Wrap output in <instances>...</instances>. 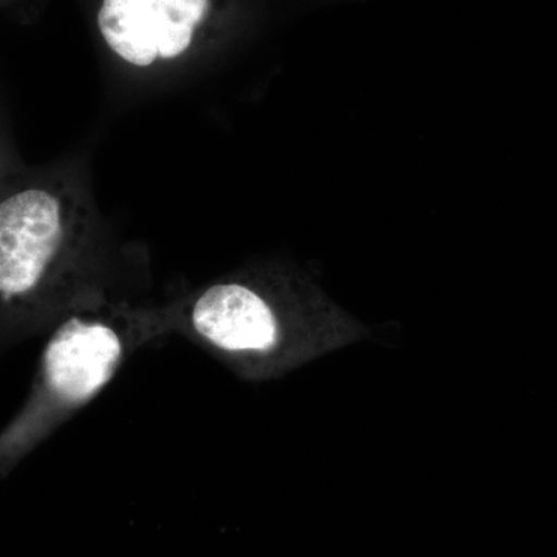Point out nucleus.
<instances>
[{
  "label": "nucleus",
  "instance_id": "nucleus-3",
  "mask_svg": "<svg viewBox=\"0 0 557 557\" xmlns=\"http://www.w3.org/2000/svg\"><path fill=\"white\" fill-rule=\"evenodd\" d=\"M208 10L209 0H102L98 25L116 57L146 69L186 53Z\"/></svg>",
  "mask_w": 557,
  "mask_h": 557
},
{
  "label": "nucleus",
  "instance_id": "nucleus-2",
  "mask_svg": "<svg viewBox=\"0 0 557 557\" xmlns=\"http://www.w3.org/2000/svg\"><path fill=\"white\" fill-rule=\"evenodd\" d=\"M67 190L30 182L0 197V347L53 327L104 282Z\"/></svg>",
  "mask_w": 557,
  "mask_h": 557
},
{
  "label": "nucleus",
  "instance_id": "nucleus-1",
  "mask_svg": "<svg viewBox=\"0 0 557 557\" xmlns=\"http://www.w3.org/2000/svg\"><path fill=\"white\" fill-rule=\"evenodd\" d=\"M172 335L170 306L87 293L50 329L27 401L0 431V480L90 405L139 350Z\"/></svg>",
  "mask_w": 557,
  "mask_h": 557
}]
</instances>
